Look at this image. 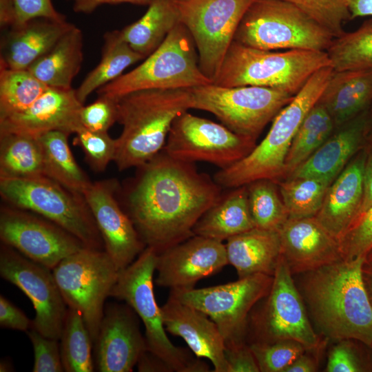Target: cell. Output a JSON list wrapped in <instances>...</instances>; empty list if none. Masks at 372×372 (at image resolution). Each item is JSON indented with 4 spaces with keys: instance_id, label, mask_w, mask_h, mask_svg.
I'll return each instance as SVG.
<instances>
[{
    "instance_id": "1",
    "label": "cell",
    "mask_w": 372,
    "mask_h": 372,
    "mask_svg": "<svg viewBox=\"0 0 372 372\" xmlns=\"http://www.w3.org/2000/svg\"><path fill=\"white\" fill-rule=\"evenodd\" d=\"M137 168L127 213L146 247L158 253L194 236L195 224L221 196L214 178L163 150Z\"/></svg>"
},
{
    "instance_id": "2",
    "label": "cell",
    "mask_w": 372,
    "mask_h": 372,
    "mask_svg": "<svg viewBox=\"0 0 372 372\" xmlns=\"http://www.w3.org/2000/svg\"><path fill=\"white\" fill-rule=\"evenodd\" d=\"M364 258L341 260L293 275L309 317L328 340L372 347V307L362 278Z\"/></svg>"
},
{
    "instance_id": "3",
    "label": "cell",
    "mask_w": 372,
    "mask_h": 372,
    "mask_svg": "<svg viewBox=\"0 0 372 372\" xmlns=\"http://www.w3.org/2000/svg\"><path fill=\"white\" fill-rule=\"evenodd\" d=\"M193 107L190 89H147L117 98L114 163L118 170L138 167L161 152L174 120Z\"/></svg>"
},
{
    "instance_id": "4",
    "label": "cell",
    "mask_w": 372,
    "mask_h": 372,
    "mask_svg": "<svg viewBox=\"0 0 372 372\" xmlns=\"http://www.w3.org/2000/svg\"><path fill=\"white\" fill-rule=\"evenodd\" d=\"M333 71L329 65L316 72L275 116L265 138L245 157L216 173V183L221 187L232 189L260 179L276 183L283 179L285 162L293 137L318 102Z\"/></svg>"
},
{
    "instance_id": "5",
    "label": "cell",
    "mask_w": 372,
    "mask_h": 372,
    "mask_svg": "<svg viewBox=\"0 0 372 372\" xmlns=\"http://www.w3.org/2000/svg\"><path fill=\"white\" fill-rule=\"evenodd\" d=\"M329 65L324 51L276 52L233 41L213 83L229 87H271L295 96L316 72Z\"/></svg>"
},
{
    "instance_id": "6",
    "label": "cell",
    "mask_w": 372,
    "mask_h": 372,
    "mask_svg": "<svg viewBox=\"0 0 372 372\" xmlns=\"http://www.w3.org/2000/svg\"><path fill=\"white\" fill-rule=\"evenodd\" d=\"M158 251L146 247L127 267L118 272L110 296L124 301L141 320L147 351L176 372H207L209 367L187 349L175 346L164 326L161 308L154 291V274Z\"/></svg>"
},
{
    "instance_id": "7",
    "label": "cell",
    "mask_w": 372,
    "mask_h": 372,
    "mask_svg": "<svg viewBox=\"0 0 372 372\" xmlns=\"http://www.w3.org/2000/svg\"><path fill=\"white\" fill-rule=\"evenodd\" d=\"M334 37L294 3L254 0L244 14L234 41L265 50L326 52Z\"/></svg>"
},
{
    "instance_id": "8",
    "label": "cell",
    "mask_w": 372,
    "mask_h": 372,
    "mask_svg": "<svg viewBox=\"0 0 372 372\" xmlns=\"http://www.w3.org/2000/svg\"><path fill=\"white\" fill-rule=\"evenodd\" d=\"M194 41L179 23L136 68L100 87L98 95L117 99L147 89H189L213 83L201 71Z\"/></svg>"
},
{
    "instance_id": "9",
    "label": "cell",
    "mask_w": 372,
    "mask_h": 372,
    "mask_svg": "<svg viewBox=\"0 0 372 372\" xmlns=\"http://www.w3.org/2000/svg\"><path fill=\"white\" fill-rule=\"evenodd\" d=\"M0 194L9 205L32 211L54 223L87 248L105 250L104 244L83 195L47 176L0 178Z\"/></svg>"
},
{
    "instance_id": "10",
    "label": "cell",
    "mask_w": 372,
    "mask_h": 372,
    "mask_svg": "<svg viewBox=\"0 0 372 372\" xmlns=\"http://www.w3.org/2000/svg\"><path fill=\"white\" fill-rule=\"evenodd\" d=\"M293 340L306 349H316L328 340L319 337L310 321L293 276L281 255L269 293L250 312L247 342L271 343Z\"/></svg>"
},
{
    "instance_id": "11",
    "label": "cell",
    "mask_w": 372,
    "mask_h": 372,
    "mask_svg": "<svg viewBox=\"0 0 372 372\" xmlns=\"http://www.w3.org/2000/svg\"><path fill=\"white\" fill-rule=\"evenodd\" d=\"M52 272L68 307L82 316L94 344L119 270L105 250L84 247L62 260Z\"/></svg>"
},
{
    "instance_id": "12",
    "label": "cell",
    "mask_w": 372,
    "mask_h": 372,
    "mask_svg": "<svg viewBox=\"0 0 372 372\" xmlns=\"http://www.w3.org/2000/svg\"><path fill=\"white\" fill-rule=\"evenodd\" d=\"M193 107L213 114L233 132L254 140L293 98L266 87H223L210 83L189 88Z\"/></svg>"
},
{
    "instance_id": "13",
    "label": "cell",
    "mask_w": 372,
    "mask_h": 372,
    "mask_svg": "<svg viewBox=\"0 0 372 372\" xmlns=\"http://www.w3.org/2000/svg\"><path fill=\"white\" fill-rule=\"evenodd\" d=\"M273 279L272 276L256 273L223 285L170 290L169 295L209 317L229 348L247 342L250 312L269 293Z\"/></svg>"
},
{
    "instance_id": "14",
    "label": "cell",
    "mask_w": 372,
    "mask_h": 372,
    "mask_svg": "<svg viewBox=\"0 0 372 372\" xmlns=\"http://www.w3.org/2000/svg\"><path fill=\"white\" fill-rule=\"evenodd\" d=\"M254 0H176L194 41L203 73L213 83L246 11Z\"/></svg>"
},
{
    "instance_id": "15",
    "label": "cell",
    "mask_w": 372,
    "mask_h": 372,
    "mask_svg": "<svg viewBox=\"0 0 372 372\" xmlns=\"http://www.w3.org/2000/svg\"><path fill=\"white\" fill-rule=\"evenodd\" d=\"M256 141L187 111L174 120L163 150L179 161L207 162L224 169L249 154Z\"/></svg>"
},
{
    "instance_id": "16",
    "label": "cell",
    "mask_w": 372,
    "mask_h": 372,
    "mask_svg": "<svg viewBox=\"0 0 372 372\" xmlns=\"http://www.w3.org/2000/svg\"><path fill=\"white\" fill-rule=\"evenodd\" d=\"M0 275L18 287L31 301L35 311L31 328L45 337L59 340L68 306L52 269L2 243Z\"/></svg>"
},
{
    "instance_id": "17",
    "label": "cell",
    "mask_w": 372,
    "mask_h": 372,
    "mask_svg": "<svg viewBox=\"0 0 372 372\" xmlns=\"http://www.w3.org/2000/svg\"><path fill=\"white\" fill-rule=\"evenodd\" d=\"M0 238L2 243L51 269L65 258L86 247L54 223L10 205L1 208Z\"/></svg>"
},
{
    "instance_id": "18",
    "label": "cell",
    "mask_w": 372,
    "mask_h": 372,
    "mask_svg": "<svg viewBox=\"0 0 372 372\" xmlns=\"http://www.w3.org/2000/svg\"><path fill=\"white\" fill-rule=\"evenodd\" d=\"M118 184L107 179L92 182L83 196L101 235L105 251L120 271L145 249L129 215L117 200Z\"/></svg>"
},
{
    "instance_id": "19",
    "label": "cell",
    "mask_w": 372,
    "mask_h": 372,
    "mask_svg": "<svg viewBox=\"0 0 372 372\" xmlns=\"http://www.w3.org/2000/svg\"><path fill=\"white\" fill-rule=\"evenodd\" d=\"M228 264L223 242L194 235L158 253L154 281L170 290L190 289Z\"/></svg>"
},
{
    "instance_id": "20",
    "label": "cell",
    "mask_w": 372,
    "mask_h": 372,
    "mask_svg": "<svg viewBox=\"0 0 372 372\" xmlns=\"http://www.w3.org/2000/svg\"><path fill=\"white\" fill-rule=\"evenodd\" d=\"M138 316L127 304L106 307L94 342V364L100 372H131L147 351Z\"/></svg>"
},
{
    "instance_id": "21",
    "label": "cell",
    "mask_w": 372,
    "mask_h": 372,
    "mask_svg": "<svg viewBox=\"0 0 372 372\" xmlns=\"http://www.w3.org/2000/svg\"><path fill=\"white\" fill-rule=\"evenodd\" d=\"M83 104L76 90L51 87L25 110L0 119V134L14 133L37 138L52 131L75 134L82 126Z\"/></svg>"
},
{
    "instance_id": "22",
    "label": "cell",
    "mask_w": 372,
    "mask_h": 372,
    "mask_svg": "<svg viewBox=\"0 0 372 372\" xmlns=\"http://www.w3.org/2000/svg\"><path fill=\"white\" fill-rule=\"evenodd\" d=\"M278 233L281 255L292 275L343 259L338 239L315 216L289 218Z\"/></svg>"
},
{
    "instance_id": "23",
    "label": "cell",
    "mask_w": 372,
    "mask_h": 372,
    "mask_svg": "<svg viewBox=\"0 0 372 372\" xmlns=\"http://www.w3.org/2000/svg\"><path fill=\"white\" fill-rule=\"evenodd\" d=\"M161 308L166 331L182 338L196 357L208 359L214 372H227L225 340L209 317L171 295Z\"/></svg>"
},
{
    "instance_id": "24",
    "label": "cell",
    "mask_w": 372,
    "mask_h": 372,
    "mask_svg": "<svg viewBox=\"0 0 372 372\" xmlns=\"http://www.w3.org/2000/svg\"><path fill=\"white\" fill-rule=\"evenodd\" d=\"M367 156L360 149L329 185L322 205L315 216L338 239L357 217L363 196V173Z\"/></svg>"
},
{
    "instance_id": "25",
    "label": "cell",
    "mask_w": 372,
    "mask_h": 372,
    "mask_svg": "<svg viewBox=\"0 0 372 372\" xmlns=\"http://www.w3.org/2000/svg\"><path fill=\"white\" fill-rule=\"evenodd\" d=\"M74 26L66 20L35 18L9 28L1 42L0 65L28 69Z\"/></svg>"
},
{
    "instance_id": "26",
    "label": "cell",
    "mask_w": 372,
    "mask_h": 372,
    "mask_svg": "<svg viewBox=\"0 0 372 372\" xmlns=\"http://www.w3.org/2000/svg\"><path fill=\"white\" fill-rule=\"evenodd\" d=\"M367 110L335 128L329 137L289 178L314 177L333 182L363 147Z\"/></svg>"
},
{
    "instance_id": "27",
    "label": "cell",
    "mask_w": 372,
    "mask_h": 372,
    "mask_svg": "<svg viewBox=\"0 0 372 372\" xmlns=\"http://www.w3.org/2000/svg\"><path fill=\"white\" fill-rule=\"evenodd\" d=\"M317 103L335 128L349 121L372 104V70H333Z\"/></svg>"
},
{
    "instance_id": "28",
    "label": "cell",
    "mask_w": 372,
    "mask_h": 372,
    "mask_svg": "<svg viewBox=\"0 0 372 372\" xmlns=\"http://www.w3.org/2000/svg\"><path fill=\"white\" fill-rule=\"evenodd\" d=\"M226 241L228 262L238 278L256 273L273 276L281 257L278 231L254 227Z\"/></svg>"
},
{
    "instance_id": "29",
    "label": "cell",
    "mask_w": 372,
    "mask_h": 372,
    "mask_svg": "<svg viewBox=\"0 0 372 372\" xmlns=\"http://www.w3.org/2000/svg\"><path fill=\"white\" fill-rule=\"evenodd\" d=\"M254 227L247 187L243 185L221 194L195 224L193 233L223 242Z\"/></svg>"
},
{
    "instance_id": "30",
    "label": "cell",
    "mask_w": 372,
    "mask_h": 372,
    "mask_svg": "<svg viewBox=\"0 0 372 372\" xmlns=\"http://www.w3.org/2000/svg\"><path fill=\"white\" fill-rule=\"evenodd\" d=\"M83 59V34L74 26L28 70L48 87L71 88Z\"/></svg>"
},
{
    "instance_id": "31",
    "label": "cell",
    "mask_w": 372,
    "mask_h": 372,
    "mask_svg": "<svg viewBox=\"0 0 372 372\" xmlns=\"http://www.w3.org/2000/svg\"><path fill=\"white\" fill-rule=\"evenodd\" d=\"M179 23L176 0H152L143 17L121 32L132 48L145 59Z\"/></svg>"
},
{
    "instance_id": "32",
    "label": "cell",
    "mask_w": 372,
    "mask_h": 372,
    "mask_svg": "<svg viewBox=\"0 0 372 372\" xmlns=\"http://www.w3.org/2000/svg\"><path fill=\"white\" fill-rule=\"evenodd\" d=\"M103 41L99 64L76 90V96L83 104L92 92L121 76L130 65L145 59L123 38L121 30L107 32Z\"/></svg>"
},
{
    "instance_id": "33",
    "label": "cell",
    "mask_w": 372,
    "mask_h": 372,
    "mask_svg": "<svg viewBox=\"0 0 372 372\" xmlns=\"http://www.w3.org/2000/svg\"><path fill=\"white\" fill-rule=\"evenodd\" d=\"M69 135L52 131L37 137L43 152L44 174L70 191L83 195L92 182L73 156Z\"/></svg>"
},
{
    "instance_id": "34",
    "label": "cell",
    "mask_w": 372,
    "mask_h": 372,
    "mask_svg": "<svg viewBox=\"0 0 372 372\" xmlns=\"http://www.w3.org/2000/svg\"><path fill=\"white\" fill-rule=\"evenodd\" d=\"M43 176V156L37 138L14 133L0 134V178Z\"/></svg>"
},
{
    "instance_id": "35",
    "label": "cell",
    "mask_w": 372,
    "mask_h": 372,
    "mask_svg": "<svg viewBox=\"0 0 372 372\" xmlns=\"http://www.w3.org/2000/svg\"><path fill=\"white\" fill-rule=\"evenodd\" d=\"M334 129L328 112L316 103L293 137L285 162L283 180L289 178L329 137Z\"/></svg>"
},
{
    "instance_id": "36",
    "label": "cell",
    "mask_w": 372,
    "mask_h": 372,
    "mask_svg": "<svg viewBox=\"0 0 372 372\" xmlns=\"http://www.w3.org/2000/svg\"><path fill=\"white\" fill-rule=\"evenodd\" d=\"M326 52L335 71L372 70V18L335 37Z\"/></svg>"
},
{
    "instance_id": "37",
    "label": "cell",
    "mask_w": 372,
    "mask_h": 372,
    "mask_svg": "<svg viewBox=\"0 0 372 372\" xmlns=\"http://www.w3.org/2000/svg\"><path fill=\"white\" fill-rule=\"evenodd\" d=\"M60 341L64 371L92 372L95 364L92 355L93 342L81 314L68 307Z\"/></svg>"
},
{
    "instance_id": "38",
    "label": "cell",
    "mask_w": 372,
    "mask_h": 372,
    "mask_svg": "<svg viewBox=\"0 0 372 372\" xmlns=\"http://www.w3.org/2000/svg\"><path fill=\"white\" fill-rule=\"evenodd\" d=\"M48 87L28 69L0 65V119L25 110Z\"/></svg>"
},
{
    "instance_id": "39",
    "label": "cell",
    "mask_w": 372,
    "mask_h": 372,
    "mask_svg": "<svg viewBox=\"0 0 372 372\" xmlns=\"http://www.w3.org/2000/svg\"><path fill=\"white\" fill-rule=\"evenodd\" d=\"M331 183L314 177L288 178L278 181L280 196L289 218L315 216Z\"/></svg>"
},
{
    "instance_id": "40",
    "label": "cell",
    "mask_w": 372,
    "mask_h": 372,
    "mask_svg": "<svg viewBox=\"0 0 372 372\" xmlns=\"http://www.w3.org/2000/svg\"><path fill=\"white\" fill-rule=\"evenodd\" d=\"M276 183L269 179H260L246 185L256 227L278 231L289 218Z\"/></svg>"
},
{
    "instance_id": "41",
    "label": "cell",
    "mask_w": 372,
    "mask_h": 372,
    "mask_svg": "<svg viewBox=\"0 0 372 372\" xmlns=\"http://www.w3.org/2000/svg\"><path fill=\"white\" fill-rule=\"evenodd\" d=\"M249 344L256 358L260 372H285V369L307 349L303 344L293 340Z\"/></svg>"
},
{
    "instance_id": "42",
    "label": "cell",
    "mask_w": 372,
    "mask_h": 372,
    "mask_svg": "<svg viewBox=\"0 0 372 372\" xmlns=\"http://www.w3.org/2000/svg\"><path fill=\"white\" fill-rule=\"evenodd\" d=\"M330 32L335 37L345 31L343 23L351 20L348 0H287Z\"/></svg>"
},
{
    "instance_id": "43",
    "label": "cell",
    "mask_w": 372,
    "mask_h": 372,
    "mask_svg": "<svg viewBox=\"0 0 372 372\" xmlns=\"http://www.w3.org/2000/svg\"><path fill=\"white\" fill-rule=\"evenodd\" d=\"M75 143L79 145L85 154V160L95 172H102L114 161L116 142L108 132H95L81 126L75 133Z\"/></svg>"
},
{
    "instance_id": "44",
    "label": "cell",
    "mask_w": 372,
    "mask_h": 372,
    "mask_svg": "<svg viewBox=\"0 0 372 372\" xmlns=\"http://www.w3.org/2000/svg\"><path fill=\"white\" fill-rule=\"evenodd\" d=\"M338 242L344 260L364 258L372 249V207L353 221Z\"/></svg>"
},
{
    "instance_id": "45",
    "label": "cell",
    "mask_w": 372,
    "mask_h": 372,
    "mask_svg": "<svg viewBox=\"0 0 372 372\" xmlns=\"http://www.w3.org/2000/svg\"><path fill=\"white\" fill-rule=\"evenodd\" d=\"M34 350L33 372L64 371L59 340L43 335L30 328L26 331Z\"/></svg>"
},
{
    "instance_id": "46",
    "label": "cell",
    "mask_w": 372,
    "mask_h": 372,
    "mask_svg": "<svg viewBox=\"0 0 372 372\" xmlns=\"http://www.w3.org/2000/svg\"><path fill=\"white\" fill-rule=\"evenodd\" d=\"M90 105H83L80 112L81 125L92 131L108 132L117 122V99L98 95Z\"/></svg>"
},
{
    "instance_id": "47",
    "label": "cell",
    "mask_w": 372,
    "mask_h": 372,
    "mask_svg": "<svg viewBox=\"0 0 372 372\" xmlns=\"http://www.w3.org/2000/svg\"><path fill=\"white\" fill-rule=\"evenodd\" d=\"M331 348L325 368L327 372H359L364 371L353 339H342Z\"/></svg>"
},
{
    "instance_id": "48",
    "label": "cell",
    "mask_w": 372,
    "mask_h": 372,
    "mask_svg": "<svg viewBox=\"0 0 372 372\" xmlns=\"http://www.w3.org/2000/svg\"><path fill=\"white\" fill-rule=\"evenodd\" d=\"M15 8L16 22L14 26L35 18L66 20L65 16L55 9L51 0H15Z\"/></svg>"
},
{
    "instance_id": "49",
    "label": "cell",
    "mask_w": 372,
    "mask_h": 372,
    "mask_svg": "<svg viewBox=\"0 0 372 372\" xmlns=\"http://www.w3.org/2000/svg\"><path fill=\"white\" fill-rule=\"evenodd\" d=\"M227 372H260L256 358L248 343L225 349Z\"/></svg>"
},
{
    "instance_id": "50",
    "label": "cell",
    "mask_w": 372,
    "mask_h": 372,
    "mask_svg": "<svg viewBox=\"0 0 372 372\" xmlns=\"http://www.w3.org/2000/svg\"><path fill=\"white\" fill-rule=\"evenodd\" d=\"M0 326L26 332L32 327V320L19 308L1 295Z\"/></svg>"
},
{
    "instance_id": "51",
    "label": "cell",
    "mask_w": 372,
    "mask_h": 372,
    "mask_svg": "<svg viewBox=\"0 0 372 372\" xmlns=\"http://www.w3.org/2000/svg\"><path fill=\"white\" fill-rule=\"evenodd\" d=\"M366 152L367 156L363 173L362 200L357 217L364 214L372 207V149L366 150Z\"/></svg>"
},
{
    "instance_id": "52",
    "label": "cell",
    "mask_w": 372,
    "mask_h": 372,
    "mask_svg": "<svg viewBox=\"0 0 372 372\" xmlns=\"http://www.w3.org/2000/svg\"><path fill=\"white\" fill-rule=\"evenodd\" d=\"M73 3V10L76 12L90 14L96 8L103 4L132 3L149 5L152 0H70Z\"/></svg>"
},
{
    "instance_id": "53",
    "label": "cell",
    "mask_w": 372,
    "mask_h": 372,
    "mask_svg": "<svg viewBox=\"0 0 372 372\" xmlns=\"http://www.w3.org/2000/svg\"><path fill=\"white\" fill-rule=\"evenodd\" d=\"M318 348L307 349L285 369V372L317 371L318 366V357L313 353Z\"/></svg>"
},
{
    "instance_id": "54",
    "label": "cell",
    "mask_w": 372,
    "mask_h": 372,
    "mask_svg": "<svg viewBox=\"0 0 372 372\" xmlns=\"http://www.w3.org/2000/svg\"><path fill=\"white\" fill-rule=\"evenodd\" d=\"M136 365L138 371L141 372H172L165 362L147 350L141 356Z\"/></svg>"
},
{
    "instance_id": "55",
    "label": "cell",
    "mask_w": 372,
    "mask_h": 372,
    "mask_svg": "<svg viewBox=\"0 0 372 372\" xmlns=\"http://www.w3.org/2000/svg\"><path fill=\"white\" fill-rule=\"evenodd\" d=\"M16 22L15 0H0V25L9 29Z\"/></svg>"
},
{
    "instance_id": "56",
    "label": "cell",
    "mask_w": 372,
    "mask_h": 372,
    "mask_svg": "<svg viewBox=\"0 0 372 372\" xmlns=\"http://www.w3.org/2000/svg\"><path fill=\"white\" fill-rule=\"evenodd\" d=\"M351 20L357 17H372V0H348Z\"/></svg>"
},
{
    "instance_id": "57",
    "label": "cell",
    "mask_w": 372,
    "mask_h": 372,
    "mask_svg": "<svg viewBox=\"0 0 372 372\" xmlns=\"http://www.w3.org/2000/svg\"><path fill=\"white\" fill-rule=\"evenodd\" d=\"M363 148L366 150L372 149V104L366 112L364 130Z\"/></svg>"
},
{
    "instance_id": "58",
    "label": "cell",
    "mask_w": 372,
    "mask_h": 372,
    "mask_svg": "<svg viewBox=\"0 0 372 372\" xmlns=\"http://www.w3.org/2000/svg\"><path fill=\"white\" fill-rule=\"evenodd\" d=\"M362 278L366 291L372 307V270L362 269Z\"/></svg>"
},
{
    "instance_id": "59",
    "label": "cell",
    "mask_w": 372,
    "mask_h": 372,
    "mask_svg": "<svg viewBox=\"0 0 372 372\" xmlns=\"http://www.w3.org/2000/svg\"><path fill=\"white\" fill-rule=\"evenodd\" d=\"M362 269L372 270V249L364 256Z\"/></svg>"
},
{
    "instance_id": "60",
    "label": "cell",
    "mask_w": 372,
    "mask_h": 372,
    "mask_svg": "<svg viewBox=\"0 0 372 372\" xmlns=\"http://www.w3.org/2000/svg\"><path fill=\"white\" fill-rule=\"evenodd\" d=\"M10 364L8 361H3L0 364V371H10L11 369L10 366Z\"/></svg>"
},
{
    "instance_id": "61",
    "label": "cell",
    "mask_w": 372,
    "mask_h": 372,
    "mask_svg": "<svg viewBox=\"0 0 372 372\" xmlns=\"http://www.w3.org/2000/svg\"><path fill=\"white\" fill-rule=\"evenodd\" d=\"M371 349H372V347H371Z\"/></svg>"
}]
</instances>
